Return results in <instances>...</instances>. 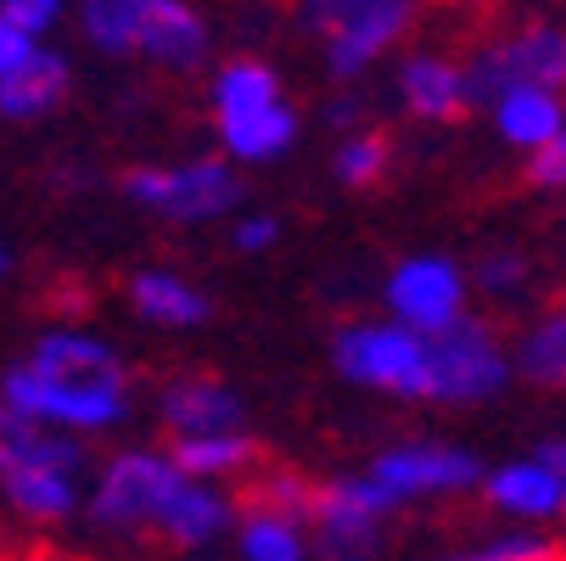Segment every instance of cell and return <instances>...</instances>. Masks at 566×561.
<instances>
[{
    "instance_id": "obj_8",
    "label": "cell",
    "mask_w": 566,
    "mask_h": 561,
    "mask_svg": "<svg viewBox=\"0 0 566 561\" xmlns=\"http://www.w3.org/2000/svg\"><path fill=\"white\" fill-rule=\"evenodd\" d=\"M465 79H471L476 107H489L500 91H516V85H544V91L566 96V29L527 23V29L494 40V45H482L465 62Z\"/></svg>"
},
{
    "instance_id": "obj_35",
    "label": "cell",
    "mask_w": 566,
    "mask_h": 561,
    "mask_svg": "<svg viewBox=\"0 0 566 561\" xmlns=\"http://www.w3.org/2000/svg\"><path fill=\"white\" fill-rule=\"evenodd\" d=\"M544 455H549L555 471H560V517H566V438H560V444H544Z\"/></svg>"
},
{
    "instance_id": "obj_34",
    "label": "cell",
    "mask_w": 566,
    "mask_h": 561,
    "mask_svg": "<svg viewBox=\"0 0 566 561\" xmlns=\"http://www.w3.org/2000/svg\"><path fill=\"white\" fill-rule=\"evenodd\" d=\"M326 124H332V129H359V96H337V102L326 107Z\"/></svg>"
},
{
    "instance_id": "obj_24",
    "label": "cell",
    "mask_w": 566,
    "mask_h": 561,
    "mask_svg": "<svg viewBox=\"0 0 566 561\" xmlns=\"http://www.w3.org/2000/svg\"><path fill=\"white\" fill-rule=\"evenodd\" d=\"M281 96H286V91H281V73H275L270 62H259V56H230V62L213 73V91H208L213 118L248 113V107H270V102H281Z\"/></svg>"
},
{
    "instance_id": "obj_12",
    "label": "cell",
    "mask_w": 566,
    "mask_h": 561,
    "mask_svg": "<svg viewBox=\"0 0 566 561\" xmlns=\"http://www.w3.org/2000/svg\"><path fill=\"white\" fill-rule=\"evenodd\" d=\"M398 102H403V113H416L427 124H454L476 107L465 62H454L443 51H416L398 62Z\"/></svg>"
},
{
    "instance_id": "obj_23",
    "label": "cell",
    "mask_w": 566,
    "mask_h": 561,
    "mask_svg": "<svg viewBox=\"0 0 566 561\" xmlns=\"http://www.w3.org/2000/svg\"><path fill=\"white\" fill-rule=\"evenodd\" d=\"M511 371L533 387H549V393H566V309H549L538 314L533 326L516 337L511 349Z\"/></svg>"
},
{
    "instance_id": "obj_11",
    "label": "cell",
    "mask_w": 566,
    "mask_h": 561,
    "mask_svg": "<svg viewBox=\"0 0 566 561\" xmlns=\"http://www.w3.org/2000/svg\"><path fill=\"white\" fill-rule=\"evenodd\" d=\"M476 495L489 500V511L511 517L516 528H544V522L560 517V471L544 449L538 455H511L500 466H482Z\"/></svg>"
},
{
    "instance_id": "obj_17",
    "label": "cell",
    "mask_w": 566,
    "mask_h": 561,
    "mask_svg": "<svg viewBox=\"0 0 566 561\" xmlns=\"http://www.w3.org/2000/svg\"><path fill=\"white\" fill-rule=\"evenodd\" d=\"M29 466H51V471H85L91 455H85V438L73 433H51L18 411L0 405V477L7 471H29Z\"/></svg>"
},
{
    "instance_id": "obj_15",
    "label": "cell",
    "mask_w": 566,
    "mask_h": 561,
    "mask_svg": "<svg viewBox=\"0 0 566 561\" xmlns=\"http://www.w3.org/2000/svg\"><path fill=\"white\" fill-rule=\"evenodd\" d=\"M135 56L169 67V73H191L208 56V23H202V12L191 7V0H146Z\"/></svg>"
},
{
    "instance_id": "obj_19",
    "label": "cell",
    "mask_w": 566,
    "mask_h": 561,
    "mask_svg": "<svg viewBox=\"0 0 566 561\" xmlns=\"http://www.w3.org/2000/svg\"><path fill=\"white\" fill-rule=\"evenodd\" d=\"M219 129V146L230 164H275V157L297 141V113L292 102H270V107H248V113H224L213 118Z\"/></svg>"
},
{
    "instance_id": "obj_30",
    "label": "cell",
    "mask_w": 566,
    "mask_h": 561,
    "mask_svg": "<svg viewBox=\"0 0 566 561\" xmlns=\"http://www.w3.org/2000/svg\"><path fill=\"white\" fill-rule=\"evenodd\" d=\"M527 180H533L538 191H566V124H560L555 141H544V146L527 157Z\"/></svg>"
},
{
    "instance_id": "obj_20",
    "label": "cell",
    "mask_w": 566,
    "mask_h": 561,
    "mask_svg": "<svg viewBox=\"0 0 566 561\" xmlns=\"http://www.w3.org/2000/svg\"><path fill=\"white\" fill-rule=\"evenodd\" d=\"M169 455L180 471L202 477V484H241L264 455L253 444L248 427H224V433H191V438H169Z\"/></svg>"
},
{
    "instance_id": "obj_22",
    "label": "cell",
    "mask_w": 566,
    "mask_h": 561,
    "mask_svg": "<svg viewBox=\"0 0 566 561\" xmlns=\"http://www.w3.org/2000/svg\"><path fill=\"white\" fill-rule=\"evenodd\" d=\"M0 495L23 522H67L85 500L73 471H51V466H29V471H7L0 477Z\"/></svg>"
},
{
    "instance_id": "obj_13",
    "label": "cell",
    "mask_w": 566,
    "mask_h": 561,
    "mask_svg": "<svg viewBox=\"0 0 566 561\" xmlns=\"http://www.w3.org/2000/svg\"><path fill=\"white\" fill-rule=\"evenodd\" d=\"M157 416H164L169 438H191V433H224V427H248V405L241 393L219 376L186 371L157 393Z\"/></svg>"
},
{
    "instance_id": "obj_27",
    "label": "cell",
    "mask_w": 566,
    "mask_h": 561,
    "mask_svg": "<svg viewBox=\"0 0 566 561\" xmlns=\"http://www.w3.org/2000/svg\"><path fill=\"white\" fill-rule=\"evenodd\" d=\"M454 561H566V544L549 539L544 528H505V533L465 544Z\"/></svg>"
},
{
    "instance_id": "obj_14",
    "label": "cell",
    "mask_w": 566,
    "mask_h": 561,
    "mask_svg": "<svg viewBox=\"0 0 566 561\" xmlns=\"http://www.w3.org/2000/svg\"><path fill=\"white\" fill-rule=\"evenodd\" d=\"M124 298H129V309L146 320V326H164V332H191V326H202V320L213 314V298L191 276L164 270V264L135 270L124 281Z\"/></svg>"
},
{
    "instance_id": "obj_3",
    "label": "cell",
    "mask_w": 566,
    "mask_h": 561,
    "mask_svg": "<svg viewBox=\"0 0 566 561\" xmlns=\"http://www.w3.org/2000/svg\"><path fill=\"white\" fill-rule=\"evenodd\" d=\"M180 484H186V471L175 466L169 449H118L96 466L78 511H85L102 533L151 539Z\"/></svg>"
},
{
    "instance_id": "obj_16",
    "label": "cell",
    "mask_w": 566,
    "mask_h": 561,
    "mask_svg": "<svg viewBox=\"0 0 566 561\" xmlns=\"http://www.w3.org/2000/svg\"><path fill=\"white\" fill-rule=\"evenodd\" d=\"M67 85H73L67 56H56V51L34 45L12 73H0V118H12V124L51 118V113L67 102Z\"/></svg>"
},
{
    "instance_id": "obj_1",
    "label": "cell",
    "mask_w": 566,
    "mask_h": 561,
    "mask_svg": "<svg viewBox=\"0 0 566 561\" xmlns=\"http://www.w3.org/2000/svg\"><path fill=\"white\" fill-rule=\"evenodd\" d=\"M0 405L73 438H96L129 416V371L118 349L85 326H51L0 376Z\"/></svg>"
},
{
    "instance_id": "obj_31",
    "label": "cell",
    "mask_w": 566,
    "mask_h": 561,
    "mask_svg": "<svg viewBox=\"0 0 566 561\" xmlns=\"http://www.w3.org/2000/svg\"><path fill=\"white\" fill-rule=\"evenodd\" d=\"M0 18H12L23 34H45V29H56V18H62V0H0Z\"/></svg>"
},
{
    "instance_id": "obj_28",
    "label": "cell",
    "mask_w": 566,
    "mask_h": 561,
    "mask_svg": "<svg viewBox=\"0 0 566 561\" xmlns=\"http://www.w3.org/2000/svg\"><path fill=\"white\" fill-rule=\"evenodd\" d=\"M482 298H494V303H511V298H522L527 292V281H533V264L516 253V248H489L476 264H471V276H465Z\"/></svg>"
},
{
    "instance_id": "obj_2",
    "label": "cell",
    "mask_w": 566,
    "mask_h": 561,
    "mask_svg": "<svg viewBox=\"0 0 566 561\" xmlns=\"http://www.w3.org/2000/svg\"><path fill=\"white\" fill-rule=\"evenodd\" d=\"M511 349L489 314H460L443 332H427V393L421 405L465 411V405H489L511 387Z\"/></svg>"
},
{
    "instance_id": "obj_21",
    "label": "cell",
    "mask_w": 566,
    "mask_h": 561,
    "mask_svg": "<svg viewBox=\"0 0 566 561\" xmlns=\"http://www.w3.org/2000/svg\"><path fill=\"white\" fill-rule=\"evenodd\" d=\"M230 539H235L241 561H314L308 555V528L297 517H281V511H264V506H241L235 500Z\"/></svg>"
},
{
    "instance_id": "obj_29",
    "label": "cell",
    "mask_w": 566,
    "mask_h": 561,
    "mask_svg": "<svg viewBox=\"0 0 566 561\" xmlns=\"http://www.w3.org/2000/svg\"><path fill=\"white\" fill-rule=\"evenodd\" d=\"M275 242H281V219H275V214H259V208H235V214H230V248H235V253L264 259Z\"/></svg>"
},
{
    "instance_id": "obj_7",
    "label": "cell",
    "mask_w": 566,
    "mask_h": 561,
    "mask_svg": "<svg viewBox=\"0 0 566 561\" xmlns=\"http://www.w3.org/2000/svg\"><path fill=\"white\" fill-rule=\"evenodd\" d=\"M365 471H370V484L392 500V511L421 506V500H460V495H476V484H482V460L471 449L421 444V438L370 455Z\"/></svg>"
},
{
    "instance_id": "obj_6",
    "label": "cell",
    "mask_w": 566,
    "mask_h": 561,
    "mask_svg": "<svg viewBox=\"0 0 566 561\" xmlns=\"http://www.w3.org/2000/svg\"><path fill=\"white\" fill-rule=\"evenodd\" d=\"M332 365H337L343 382H354L365 393L410 398V405H421V393H427V337L398 326L387 314L348 320L332 337Z\"/></svg>"
},
{
    "instance_id": "obj_9",
    "label": "cell",
    "mask_w": 566,
    "mask_h": 561,
    "mask_svg": "<svg viewBox=\"0 0 566 561\" xmlns=\"http://www.w3.org/2000/svg\"><path fill=\"white\" fill-rule=\"evenodd\" d=\"M381 303H387V320L427 337V332H443L449 320H460L471 309V281L449 253H410L387 270Z\"/></svg>"
},
{
    "instance_id": "obj_33",
    "label": "cell",
    "mask_w": 566,
    "mask_h": 561,
    "mask_svg": "<svg viewBox=\"0 0 566 561\" xmlns=\"http://www.w3.org/2000/svg\"><path fill=\"white\" fill-rule=\"evenodd\" d=\"M348 7H354V0H303V23L326 34V29H332V23H337Z\"/></svg>"
},
{
    "instance_id": "obj_5",
    "label": "cell",
    "mask_w": 566,
    "mask_h": 561,
    "mask_svg": "<svg viewBox=\"0 0 566 561\" xmlns=\"http://www.w3.org/2000/svg\"><path fill=\"white\" fill-rule=\"evenodd\" d=\"M387 517L392 500L370 484V471H343V477H326L314 484L308 495V555L314 561H376L381 555V539H387Z\"/></svg>"
},
{
    "instance_id": "obj_32",
    "label": "cell",
    "mask_w": 566,
    "mask_h": 561,
    "mask_svg": "<svg viewBox=\"0 0 566 561\" xmlns=\"http://www.w3.org/2000/svg\"><path fill=\"white\" fill-rule=\"evenodd\" d=\"M34 45H40L34 34H23L12 18H0V73H12V67H18V62H23Z\"/></svg>"
},
{
    "instance_id": "obj_36",
    "label": "cell",
    "mask_w": 566,
    "mask_h": 561,
    "mask_svg": "<svg viewBox=\"0 0 566 561\" xmlns=\"http://www.w3.org/2000/svg\"><path fill=\"white\" fill-rule=\"evenodd\" d=\"M12 270V253H7V242H0V276H7Z\"/></svg>"
},
{
    "instance_id": "obj_25",
    "label": "cell",
    "mask_w": 566,
    "mask_h": 561,
    "mask_svg": "<svg viewBox=\"0 0 566 561\" xmlns=\"http://www.w3.org/2000/svg\"><path fill=\"white\" fill-rule=\"evenodd\" d=\"M332 175L348 191H376L392 175V135L387 129H343L337 152H332Z\"/></svg>"
},
{
    "instance_id": "obj_26",
    "label": "cell",
    "mask_w": 566,
    "mask_h": 561,
    "mask_svg": "<svg viewBox=\"0 0 566 561\" xmlns=\"http://www.w3.org/2000/svg\"><path fill=\"white\" fill-rule=\"evenodd\" d=\"M146 0H78V29L102 56H135Z\"/></svg>"
},
{
    "instance_id": "obj_4",
    "label": "cell",
    "mask_w": 566,
    "mask_h": 561,
    "mask_svg": "<svg viewBox=\"0 0 566 561\" xmlns=\"http://www.w3.org/2000/svg\"><path fill=\"white\" fill-rule=\"evenodd\" d=\"M124 202H135L140 214L164 219V225H213L230 219L248 191L230 157H186V164H140L124 180Z\"/></svg>"
},
{
    "instance_id": "obj_10",
    "label": "cell",
    "mask_w": 566,
    "mask_h": 561,
    "mask_svg": "<svg viewBox=\"0 0 566 561\" xmlns=\"http://www.w3.org/2000/svg\"><path fill=\"white\" fill-rule=\"evenodd\" d=\"M421 0H354V7L326 29V67L337 79H359L376 67L403 34H410Z\"/></svg>"
},
{
    "instance_id": "obj_18",
    "label": "cell",
    "mask_w": 566,
    "mask_h": 561,
    "mask_svg": "<svg viewBox=\"0 0 566 561\" xmlns=\"http://www.w3.org/2000/svg\"><path fill=\"white\" fill-rule=\"evenodd\" d=\"M489 118L500 129V141L522 157H533L544 141L560 135L566 124V96L560 91H544V85H516V91H500L489 102Z\"/></svg>"
}]
</instances>
